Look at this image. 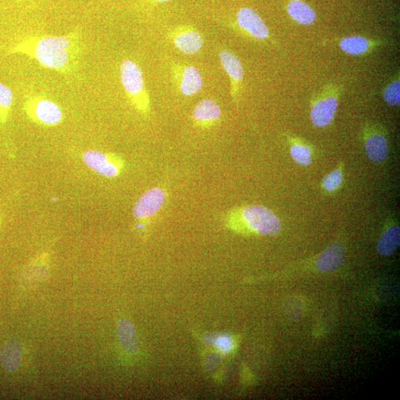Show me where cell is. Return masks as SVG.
Instances as JSON below:
<instances>
[{
    "label": "cell",
    "mask_w": 400,
    "mask_h": 400,
    "mask_svg": "<svg viewBox=\"0 0 400 400\" xmlns=\"http://www.w3.org/2000/svg\"><path fill=\"white\" fill-rule=\"evenodd\" d=\"M173 76L180 93L185 97L195 95L203 88L202 75L194 66L176 64L173 67Z\"/></svg>",
    "instance_id": "8"
},
{
    "label": "cell",
    "mask_w": 400,
    "mask_h": 400,
    "mask_svg": "<svg viewBox=\"0 0 400 400\" xmlns=\"http://www.w3.org/2000/svg\"><path fill=\"white\" fill-rule=\"evenodd\" d=\"M224 220L228 229L243 235L277 236L282 230V222L274 211L260 205L233 208Z\"/></svg>",
    "instance_id": "2"
},
{
    "label": "cell",
    "mask_w": 400,
    "mask_h": 400,
    "mask_svg": "<svg viewBox=\"0 0 400 400\" xmlns=\"http://www.w3.org/2000/svg\"><path fill=\"white\" fill-rule=\"evenodd\" d=\"M221 109L220 105L209 98L199 102L192 113L194 125L201 128H210L215 126L220 120Z\"/></svg>",
    "instance_id": "14"
},
{
    "label": "cell",
    "mask_w": 400,
    "mask_h": 400,
    "mask_svg": "<svg viewBox=\"0 0 400 400\" xmlns=\"http://www.w3.org/2000/svg\"><path fill=\"white\" fill-rule=\"evenodd\" d=\"M22 347L18 341H6L0 350V360L3 368L10 373L17 371L22 362Z\"/></svg>",
    "instance_id": "17"
},
{
    "label": "cell",
    "mask_w": 400,
    "mask_h": 400,
    "mask_svg": "<svg viewBox=\"0 0 400 400\" xmlns=\"http://www.w3.org/2000/svg\"><path fill=\"white\" fill-rule=\"evenodd\" d=\"M24 110L33 123L44 127L58 125L64 118L60 105L41 95L28 97L24 102Z\"/></svg>",
    "instance_id": "4"
},
{
    "label": "cell",
    "mask_w": 400,
    "mask_h": 400,
    "mask_svg": "<svg viewBox=\"0 0 400 400\" xmlns=\"http://www.w3.org/2000/svg\"><path fill=\"white\" fill-rule=\"evenodd\" d=\"M15 52L26 55L42 67L64 75L78 72L82 54V38L79 31L63 36L32 35L23 39Z\"/></svg>",
    "instance_id": "1"
},
{
    "label": "cell",
    "mask_w": 400,
    "mask_h": 400,
    "mask_svg": "<svg viewBox=\"0 0 400 400\" xmlns=\"http://www.w3.org/2000/svg\"><path fill=\"white\" fill-rule=\"evenodd\" d=\"M14 100L13 92L0 82V119L6 121Z\"/></svg>",
    "instance_id": "22"
},
{
    "label": "cell",
    "mask_w": 400,
    "mask_h": 400,
    "mask_svg": "<svg viewBox=\"0 0 400 400\" xmlns=\"http://www.w3.org/2000/svg\"><path fill=\"white\" fill-rule=\"evenodd\" d=\"M219 57L223 69L230 78L231 98L237 102L244 77L242 63L236 55L228 50L220 51Z\"/></svg>",
    "instance_id": "11"
},
{
    "label": "cell",
    "mask_w": 400,
    "mask_h": 400,
    "mask_svg": "<svg viewBox=\"0 0 400 400\" xmlns=\"http://www.w3.org/2000/svg\"><path fill=\"white\" fill-rule=\"evenodd\" d=\"M82 160L90 169L105 178H116L125 168L124 160L111 153L90 150L84 153Z\"/></svg>",
    "instance_id": "5"
},
{
    "label": "cell",
    "mask_w": 400,
    "mask_h": 400,
    "mask_svg": "<svg viewBox=\"0 0 400 400\" xmlns=\"http://www.w3.org/2000/svg\"><path fill=\"white\" fill-rule=\"evenodd\" d=\"M371 43L361 36H350L340 41L339 47L343 52L351 55H360L371 48Z\"/></svg>",
    "instance_id": "21"
},
{
    "label": "cell",
    "mask_w": 400,
    "mask_h": 400,
    "mask_svg": "<svg viewBox=\"0 0 400 400\" xmlns=\"http://www.w3.org/2000/svg\"><path fill=\"white\" fill-rule=\"evenodd\" d=\"M364 151L368 159L375 164L383 163L390 153L385 132L378 125H368L364 129Z\"/></svg>",
    "instance_id": "6"
},
{
    "label": "cell",
    "mask_w": 400,
    "mask_h": 400,
    "mask_svg": "<svg viewBox=\"0 0 400 400\" xmlns=\"http://www.w3.org/2000/svg\"><path fill=\"white\" fill-rule=\"evenodd\" d=\"M151 3H166L170 1V0H148Z\"/></svg>",
    "instance_id": "25"
},
{
    "label": "cell",
    "mask_w": 400,
    "mask_h": 400,
    "mask_svg": "<svg viewBox=\"0 0 400 400\" xmlns=\"http://www.w3.org/2000/svg\"><path fill=\"white\" fill-rule=\"evenodd\" d=\"M169 38L176 49L186 55H194L202 49V34L190 26H180L169 33Z\"/></svg>",
    "instance_id": "7"
},
{
    "label": "cell",
    "mask_w": 400,
    "mask_h": 400,
    "mask_svg": "<svg viewBox=\"0 0 400 400\" xmlns=\"http://www.w3.org/2000/svg\"><path fill=\"white\" fill-rule=\"evenodd\" d=\"M167 199V192L160 187L151 188L141 196L133 208L134 217L137 220H147L155 216Z\"/></svg>",
    "instance_id": "9"
},
{
    "label": "cell",
    "mask_w": 400,
    "mask_h": 400,
    "mask_svg": "<svg viewBox=\"0 0 400 400\" xmlns=\"http://www.w3.org/2000/svg\"><path fill=\"white\" fill-rule=\"evenodd\" d=\"M289 152L294 162L302 167H309L313 163L314 157V147L300 138L289 137Z\"/></svg>",
    "instance_id": "16"
},
{
    "label": "cell",
    "mask_w": 400,
    "mask_h": 400,
    "mask_svg": "<svg viewBox=\"0 0 400 400\" xmlns=\"http://www.w3.org/2000/svg\"><path fill=\"white\" fill-rule=\"evenodd\" d=\"M338 108V98L334 94H328L314 101L311 109V121L313 125L324 128L330 125Z\"/></svg>",
    "instance_id": "12"
},
{
    "label": "cell",
    "mask_w": 400,
    "mask_h": 400,
    "mask_svg": "<svg viewBox=\"0 0 400 400\" xmlns=\"http://www.w3.org/2000/svg\"><path fill=\"white\" fill-rule=\"evenodd\" d=\"M214 345L222 354H228L233 348V340L227 335H222L216 338Z\"/></svg>",
    "instance_id": "24"
},
{
    "label": "cell",
    "mask_w": 400,
    "mask_h": 400,
    "mask_svg": "<svg viewBox=\"0 0 400 400\" xmlns=\"http://www.w3.org/2000/svg\"><path fill=\"white\" fill-rule=\"evenodd\" d=\"M116 332L122 348L129 354H137L139 344L133 324L127 319H121L117 323Z\"/></svg>",
    "instance_id": "18"
},
{
    "label": "cell",
    "mask_w": 400,
    "mask_h": 400,
    "mask_svg": "<svg viewBox=\"0 0 400 400\" xmlns=\"http://www.w3.org/2000/svg\"><path fill=\"white\" fill-rule=\"evenodd\" d=\"M238 26L252 38L266 40L269 37V30L262 17L251 8H242L237 14Z\"/></svg>",
    "instance_id": "10"
},
{
    "label": "cell",
    "mask_w": 400,
    "mask_h": 400,
    "mask_svg": "<svg viewBox=\"0 0 400 400\" xmlns=\"http://www.w3.org/2000/svg\"><path fill=\"white\" fill-rule=\"evenodd\" d=\"M400 244V228L393 215L386 218L384 229L378 243V252L383 256L392 255Z\"/></svg>",
    "instance_id": "15"
},
{
    "label": "cell",
    "mask_w": 400,
    "mask_h": 400,
    "mask_svg": "<svg viewBox=\"0 0 400 400\" xmlns=\"http://www.w3.org/2000/svg\"><path fill=\"white\" fill-rule=\"evenodd\" d=\"M287 10L289 16L301 25H311L316 20L314 9L302 0H291Z\"/></svg>",
    "instance_id": "19"
},
{
    "label": "cell",
    "mask_w": 400,
    "mask_h": 400,
    "mask_svg": "<svg viewBox=\"0 0 400 400\" xmlns=\"http://www.w3.org/2000/svg\"><path fill=\"white\" fill-rule=\"evenodd\" d=\"M345 180V163L341 161L337 167L324 176L321 183L322 192L334 195L343 187Z\"/></svg>",
    "instance_id": "20"
},
{
    "label": "cell",
    "mask_w": 400,
    "mask_h": 400,
    "mask_svg": "<svg viewBox=\"0 0 400 400\" xmlns=\"http://www.w3.org/2000/svg\"><path fill=\"white\" fill-rule=\"evenodd\" d=\"M120 77L129 102L139 114L148 115L151 99L142 69L134 61H124L121 65Z\"/></svg>",
    "instance_id": "3"
},
{
    "label": "cell",
    "mask_w": 400,
    "mask_h": 400,
    "mask_svg": "<svg viewBox=\"0 0 400 400\" xmlns=\"http://www.w3.org/2000/svg\"><path fill=\"white\" fill-rule=\"evenodd\" d=\"M383 98L385 102L392 107H397L400 102V82L395 80L388 85L383 92Z\"/></svg>",
    "instance_id": "23"
},
{
    "label": "cell",
    "mask_w": 400,
    "mask_h": 400,
    "mask_svg": "<svg viewBox=\"0 0 400 400\" xmlns=\"http://www.w3.org/2000/svg\"><path fill=\"white\" fill-rule=\"evenodd\" d=\"M346 260V247L335 242L316 258L315 268L321 272H333L343 266Z\"/></svg>",
    "instance_id": "13"
}]
</instances>
